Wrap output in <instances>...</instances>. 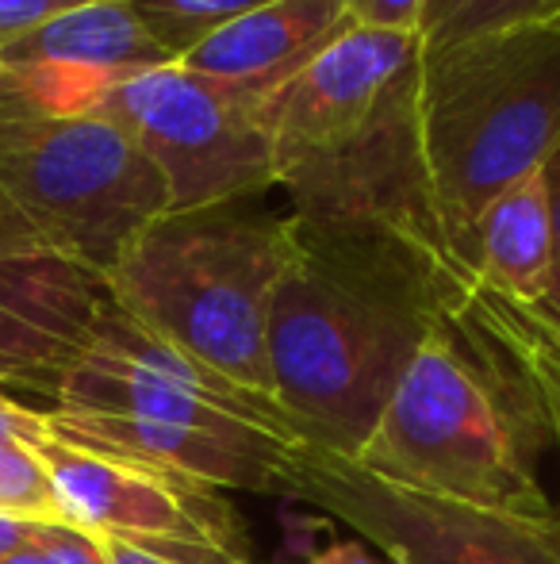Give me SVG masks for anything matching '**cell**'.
<instances>
[{"instance_id":"cell-8","label":"cell","mask_w":560,"mask_h":564,"mask_svg":"<svg viewBox=\"0 0 560 564\" xmlns=\"http://www.w3.org/2000/svg\"><path fill=\"white\" fill-rule=\"evenodd\" d=\"M265 100L204 77L185 62L112 85L89 116L120 123L169 188V212L257 200L273 188Z\"/></svg>"},{"instance_id":"cell-11","label":"cell","mask_w":560,"mask_h":564,"mask_svg":"<svg viewBox=\"0 0 560 564\" xmlns=\"http://www.w3.org/2000/svg\"><path fill=\"white\" fill-rule=\"evenodd\" d=\"M169 62L123 0H100L0 46V89L39 112L89 116L112 85Z\"/></svg>"},{"instance_id":"cell-15","label":"cell","mask_w":560,"mask_h":564,"mask_svg":"<svg viewBox=\"0 0 560 564\" xmlns=\"http://www.w3.org/2000/svg\"><path fill=\"white\" fill-rule=\"evenodd\" d=\"M472 273L480 284L518 300L546 304L553 284V227L541 170L515 181L484 208L472 235Z\"/></svg>"},{"instance_id":"cell-20","label":"cell","mask_w":560,"mask_h":564,"mask_svg":"<svg viewBox=\"0 0 560 564\" xmlns=\"http://www.w3.org/2000/svg\"><path fill=\"white\" fill-rule=\"evenodd\" d=\"M0 564H108L105 542L74 522H39L35 534Z\"/></svg>"},{"instance_id":"cell-25","label":"cell","mask_w":560,"mask_h":564,"mask_svg":"<svg viewBox=\"0 0 560 564\" xmlns=\"http://www.w3.org/2000/svg\"><path fill=\"white\" fill-rule=\"evenodd\" d=\"M541 181H546V200H549V227H553V284H549L546 307L560 315V139L541 162Z\"/></svg>"},{"instance_id":"cell-4","label":"cell","mask_w":560,"mask_h":564,"mask_svg":"<svg viewBox=\"0 0 560 564\" xmlns=\"http://www.w3.org/2000/svg\"><path fill=\"white\" fill-rule=\"evenodd\" d=\"M296 253V219L254 200L165 212L131 242L108 296L146 330L273 400L270 312Z\"/></svg>"},{"instance_id":"cell-13","label":"cell","mask_w":560,"mask_h":564,"mask_svg":"<svg viewBox=\"0 0 560 564\" xmlns=\"http://www.w3.org/2000/svg\"><path fill=\"white\" fill-rule=\"evenodd\" d=\"M54 438L69 446L131 457L142 465L169 468L188 480L211 484L227 491H270L284 496V468H288L296 438L265 431H204L180 423H150L123 415H85V411H46Z\"/></svg>"},{"instance_id":"cell-6","label":"cell","mask_w":560,"mask_h":564,"mask_svg":"<svg viewBox=\"0 0 560 564\" xmlns=\"http://www.w3.org/2000/svg\"><path fill=\"white\" fill-rule=\"evenodd\" d=\"M165 212V177L120 123L0 89V258H58L108 281Z\"/></svg>"},{"instance_id":"cell-18","label":"cell","mask_w":560,"mask_h":564,"mask_svg":"<svg viewBox=\"0 0 560 564\" xmlns=\"http://www.w3.org/2000/svg\"><path fill=\"white\" fill-rule=\"evenodd\" d=\"M0 514L23 522H69L35 449L0 446Z\"/></svg>"},{"instance_id":"cell-5","label":"cell","mask_w":560,"mask_h":564,"mask_svg":"<svg viewBox=\"0 0 560 564\" xmlns=\"http://www.w3.org/2000/svg\"><path fill=\"white\" fill-rule=\"evenodd\" d=\"M557 139L560 31H495L426 51V170L441 235L464 269L484 208L538 173Z\"/></svg>"},{"instance_id":"cell-16","label":"cell","mask_w":560,"mask_h":564,"mask_svg":"<svg viewBox=\"0 0 560 564\" xmlns=\"http://www.w3.org/2000/svg\"><path fill=\"white\" fill-rule=\"evenodd\" d=\"M464 312L480 323L530 377L549 423V438L560 453V315L546 304H518L487 284H472Z\"/></svg>"},{"instance_id":"cell-24","label":"cell","mask_w":560,"mask_h":564,"mask_svg":"<svg viewBox=\"0 0 560 564\" xmlns=\"http://www.w3.org/2000/svg\"><path fill=\"white\" fill-rule=\"evenodd\" d=\"M108 553V564H254L227 557V553H173V550H150V545L120 542V538H100Z\"/></svg>"},{"instance_id":"cell-12","label":"cell","mask_w":560,"mask_h":564,"mask_svg":"<svg viewBox=\"0 0 560 564\" xmlns=\"http://www.w3.org/2000/svg\"><path fill=\"white\" fill-rule=\"evenodd\" d=\"M105 276L58 258H0V388L58 395L108 304Z\"/></svg>"},{"instance_id":"cell-27","label":"cell","mask_w":560,"mask_h":564,"mask_svg":"<svg viewBox=\"0 0 560 564\" xmlns=\"http://www.w3.org/2000/svg\"><path fill=\"white\" fill-rule=\"evenodd\" d=\"M469 4H472V0H430V8H426V28H422V35L433 39L438 31H446L449 23H453L457 15H461Z\"/></svg>"},{"instance_id":"cell-28","label":"cell","mask_w":560,"mask_h":564,"mask_svg":"<svg viewBox=\"0 0 560 564\" xmlns=\"http://www.w3.org/2000/svg\"><path fill=\"white\" fill-rule=\"evenodd\" d=\"M39 522H23V519H4L0 514V561L8 557V553H15L23 542H28L31 534H35Z\"/></svg>"},{"instance_id":"cell-10","label":"cell","mask_w":560,"mask_h":564,"mask_svg":"<svg viewBox=\"0 0 560 564\" xmlns=\"http://www.w3.org/2000/svg\"><path fill=\"white\" fill-rule=\"evenodd\" d=\"M74 527L97 538L173 553H227L250 561V542L223 491L169 468L46 438L35 449Z\"/></svg>"},{"instance_id":"cell-26","label":"cell","mask_w":560,"mask_h":564,"mask_svg":"<svg viewBox=\"0 0 560 564\" xmlns=\"http://www.w3.org/2000/svg\"><path fill=\"white\" fill-rule=\"evenodd\" d=\"M304 564H381V561L373 557V550H369L361 538H353V542L327 545V550H319L315 557H307Z\"/></svg>"},{"instance_id":"cell-3","label":"cell","mask_w":560,"mask_h":564,"mask_svg":"<svg viewBox=\"0 0 560 564\" xmlns=\"http://www.w3.org/2000/svg\"><path fill=\"white\" fill-rule=\"evenodd\" d=\"M549 442L530 377L461 300L419 346L353 460L392 484L549 519L557 507L538 476Z\"/></svg>"},{"instance_id":"cell-2","label":"cell","mask_w":560,"mask_h":564,"mask_svg":"<svg viewBox=\"0 0 560 564\" xmlns=\"http://www.w3.org/2000/svg\"><path fill=\"white\" fill-rule=\"evenodd\" d=\"M422 62V35L353 28L270 100L273 181L292 196V216L384 230L457 261L426 170Z\"/></svg>"},{"instance_id":"cell-21","label":"cell","mask_w":560,"mask_h":564,"mask_svg":"<svg viewBox=\"0 0 560 564\" xmlns=\"http://www.w3.org/2000/svg\"><path fill=\"white\" fill-rule=\"evenodd\" d=\"M342 4L350 12L353 28L392 31V35H422L430 0H342Z\"/></svg>"},{"instance_id":"cell-9","label":"cell","mask_w":560,"mask_h":564,"mask_svg":"<svg viewBox=\"0 0 560 564\" xmlns=\"http://www.w3.org/2000/svg\"><path fill=\"white\" fill-rule=\"evenodd\" d=\"M54 408L204 431H265L304 442L277 403L242 392L216 369L146 330L116 300L105 304L89 346L54 395Z\"/></svg>"},{"instance_id":"cell-7","label":"cell","mask_w":560,"mask_h":564,"mask_svg":"<svg viewBox=\"0 0 560 564\" xmlns=\"http://www.w3.org/2000/svg\"><path fill=\"white\" fill-rule=\"evenodd\" d=\"M284 496L330 514L392 564H560V514L530 519L433 496L307 442L288 453Z\"/></svg>"},{"instance_id":"cell-22","label":"cell","mask_w":560,"mask_h":564,"mask_svg":"<svg viewBox=\"0 0 560 564\" xmlns=\"http://www.w3.org/2000/svg\"><path fill=\"white\" fill-rule=\"evenodd\" d=\"M85 4H100V0H0V46L15 43L28 31L43 28V23Z\"/></svg>"},{"instance_id":"cell-14","label":"cell","mask_w":560,"mask_h":564,"mask_svg":"<svg viewBox=\"0 0 560 564\" xmlns=\"http://www.w3.org/2000/svg\"><path fill=\"white\" fill-rule=\"evenodd\" d=\"M350 31L342 0H270L196 46L185 66L270 105Z\"/></svg>"},{"instance_id":"cell-1","label":"cell","mask_w":560,"mask_h":564,"mask_svg":"<svg viewBox=\"0 0 560 564\" xmlns=\"http://www.w3.org/2000/svg\"><path fill=\"white\" fill-rule=\"evenodd\" d=\"M472 284L464 265L396 235L296 219V253L270 312L273 400L292 431L358 457L419 346Z\"/></svg>"},{"instance_id":"cell-17","label":"cell","mask_w":560,"mask_h":564,"mask_svg":"<svg viewBox=\"0 0 560 564\" xmlns=\"http://www.w3.org/2000/svg\"><path fill=\"white\" fill-rule=\"evenodd\" d=\"M157 46L185 62L196 46L270 0H123Z\"/></svg>"},{"instance_id":"cell-23","label":"cell","mask_w":560,"mask_h":564,"mask_svg":"<svg viewBox=\"0 0 560 564\" xmlns=\"http://www.w3.org/2000/svg\"><path fill=\"white\" fill-rule=\"evenodd\" d=\"M51 438V426H46V411L23 408L12 395L0 392V446H23L39 449Z\"/></svg>"},{"instance_id":"cell-19","label":"cell","mask_w":560,"mask_h":564,"mask_svg":"<svg viewBox=\"0 0 560 564\" xmlns=\"http://www.w3.org/2000/svg\"><path fill=\"white\" fill-rule=\"evenodd\" d=\"M523 28L560 31V0H472L446 31L426 39V51L461 43V39L495 35V31H523Z\"/></svg>"}]
</instances>
